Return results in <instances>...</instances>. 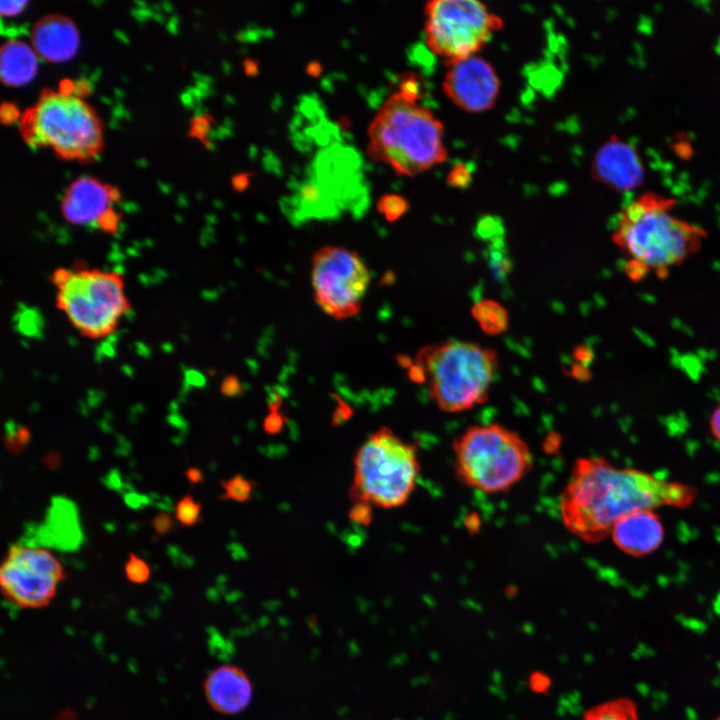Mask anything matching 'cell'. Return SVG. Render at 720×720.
<instances>
[{
    "mask_svg": "<svg viewBox=\"0 0 720 720\" xmlns=\"http://www.w3.org/2000/svg\"><path fill=\"white\" fill-rule=\"evenodd\" d=\"M397 359L401 366L409 368L412 365L411 361L409 360V358L407 356L399 355Z\"/></svg>",
    "mask_w": 720,
    "mask_h": 720,
    "instance_id": "obj_42",
    "label": "cell"
},
{
    "mask_svg": "<svg viewBox=\"0 0 720 720\" xmlns=\"http://www.w3.org/2000/svg\"><path fill=\"white\" fill-rule=\"evenodd\" d=\"M118 198L119 193L112 186L93 177L82 176L67 187L60 210L70 224L115 233L120 224V214L114 209Z\"/></svg>",
    "mask_w": 720,
    "mask_h": 720,
    "instance_id": "obj_13",
    "label": "cell"
},
{
    "mask_svg": "<svg viewBox=\"0 0 720 720\" xmlns=\"http://www.w3.org/2000/svg\"><path fill=\"white\" fill-rule=\"evenodd\" d=\"M27 4V1H1L0 3V13L2 16H16L20 14L25 6Z\"/></svg>",
    "mask_w": 720,
    "mask_h": 720,
    "instance_id": "obj_33",
    "label": "cell"
},
{
    "mask_svg": "<svg viewBox=\"0 0 720 720\" xmlns=\"http://www.w3.org/2000/svg\"><path fill=\"white\" fill-rule=\"evenodd\" d=\"M471 313L487 335H499L508 327L509 317L506 309L494 300L485 299L476 303Z\"/></svg>",
    "mask_w": 720,
    "mask_h": 720,
    "instance_id": "obj_19",
    "label": "cell"
},
{
    "mask_svg": "<svg viewBox=\"0 0 720 720\" xmlns=\"http://www.w3.org/2000/svg\"><path fill=\"white\" fill-rule=\"evenodd\" d=\"M716 720H720V717H718Z\"/></svg>",
    "mask_w": 720,
    "mask_h": 720,
    "instance_id": "obj_43",
    "label": "cell"
},
{
    "mask_svg": "<svg viewBox=\"0 0 720 720\" xmlns=\"http://www.w3.org/2000/svg\"><path fill=\"white\" fill-rule=\"evenodd\" d=\"M696 489L635 468L614 466L603 457H580L560 494L565 528L586 543L610 535L623 516L662 506L687 508Z\"/></svg>",
    "mask_w": 720,
    "mask_h": 720,
    "instance_id": "obj_1",
    "label": "cell"
},
{
    "mask_svg": "<svg viewBox=\"0 0 720 720\" xmlns=\"http://www.w3.org/2000/svg\"><path fill=\"white\" fill-rule=\"evenodd\" d=\"M124 572L128 581L134 584H143L151 576V570L147 562L134 553H129Z\"/></svg>",
    "mask_w": 720,
    "mask_h": 720,
    "instance_id": "obj_25",
    "label": "cell"
},
{
    "mask_svg": "<svg viewBox=\"0 0 720 720\" xmlns=\"http://www.w3.org/2000/svg\"><path fill=\"white\" fill-rule=\"evenodd\" d=\"M220 391L226 397H236L243 392L241 382L235 375H228L223 379Z\"/></svg>",
    "mask_w": 720,
    "mask_h": 720,
    "instance_id": "obj_30",
    "label": "cell"
},
{
    "mask_svg": "<svg viewBox=\"0 0 720 720\" xmlns=\"http://www.w3.org/2000/svg\"><path fill=\"white\" fill-rule=\"evenodd\" d=\"M415 363L424 370L430 396L438 408L458 413L488 399L497 355L476 343L448 340L423 347Z\"/></svg>",
    "mask_w": 720,
    "mask_h": 720,
    "instance_id": "obj_5",
    "label": "cell"
},
{
    "mask_svg": "<svg viewBox=\"0 0 720 720\" xmlns=\"http://www.w3.org/2000/svg\"><path fill=\"white\" fill-rule=\"evenodd\" d=\"M424 14L426 46L445 65L477 55L504 26L500 16L475 0H432Z\"/></svg>",
    "mask_w": 720,
    "mask_h": 720,
    "instance_id": "obj_9",
    "label": "cell"
},
{
    "mask_svg": "<svg viewBox=\"0 0 720 720\" xmlns=\"http://www.w3.org/2000/svg\"><path fill=\"white\" fill-rule=\"evenodd\" d=\"M154 531L159 535L169 533L173 528V520L166 512H158L151 521Z\"/></svg>",
    "mask_w": 720,
    "mask_h": 720,
    "instance_id": "obj_31",
    "label": "cell"
},
{
    "mask_svg": "<svg viewBox=\"0 0 720 720\" xmlns=\"http://www.w3.org/2000/svg\"><path fill=\"white\" fill-rule=\"evenodd\" d=\"M79 44L75 23L63 15L44 16L31 30V46L39 57L51 63L70 60L77 53Z\"/></svg>",
    "mask_w": 720,
    "mask_h": 720,
    "instance_id": "obj_16",
    "label": "cell"
},
{
    "mask_svg": "<svg viewBox=\"0 0 720 720\" xmlns=\"http://www.w3.org/2000/svg\"><path fill=\"white\" fill-rule=\"evenodd\" d=\"M610 536L622 552L633 557H643L662 545L665 529L655 509H644L620 518L614 524Z\"/></svg>",
    "mask_w": 720,
    "mask_h": 720,
    "instance_id": "obj_15",
    "label": "cell"
},
{
    "mask_svg": "<svg viewBox=\"0 0 720 720\" xmlns=\"http://www.w3.org/2000/svg\"><path fill=\"white\" fill-rule=\"evenodd\" d=\"M376 208L388 222H395L408 211L409 202L399 194L387 193L379 198Z\"/></svg>",
    "mask_w": 720,
    "mask_h": 720,
    "instance_id": "obj_22",
    "label": "cell"
},
{
    "mask_svg": "<svg viewBox=\"0 0 720 720\" xmlns=\"http://www.w3.org/2000/svg\"><path fill=\"white\" fill-rule=\"evenodd\" d=\"M395 92L407 101L418 103L425 93V81L415 72H405L400 76Z\"/></svg>",
    "mask_w": 720,
    "mask_h": 720,
    "instance_id": "obj_23",
    "label": "cell"
},
{
    "mask_svg": "<svg viewBox=\"0 0 720 720\" xmlns=\"http://www.w3.org/2000/svg\"><path fill=\"white\" fill-rule=\"evenodd\" d=\"M582 720H639L638 707L632 699L620 697L592 707Z\"/></svg>",
    "mask_w": 720,
    "mask_h": 720,
    "instance_id": "obj_20",
    "label": "cell"
},
{
    "mask_svg": "<svg viewBox=\"0 0 720 720\" xmlns=\"http://www.w3.org/2000/svg\"><path fill=\"white\" fill-rule=\"evenodd\" d=\"M446 66L442 90L454 105L468 113L486 112L495 106L501 83L490 62L472 55Z\"/></svg>",
    "mask_w": 720,
    "mask_h": 720,
    "instance_id": "obj_12",
    "label": "cell"
},
{
    "mask_svg": "<svg viewBox=\"0 0 720 720\" xmlns=\"http://www.w3.org/2000/svg\"><path fill=\"white\" fill-rule=\"evenodd\" d=\"M20 129L30 146L51 148L67 160H90L103 145L102 124L94 110L65 91H43L24 112Z\"/></svg>",
    "mask_w": 720,
    "mask_h": 720,
    "instance_id": "obj_6",
    "label": "cell"
},
{
    "mask_svg": "<svg viewBox=\"0 0 720 720\" xmlns=\"http://www.w3.org/2000/svg\"><path fill=\"white\" fill-rule=\"evenodd\" d=\"M593 179L618 192L641 186L645 169L637 150L617 136L610 137L596 151L591 165Z\"/></svg>",
    "mask_w": 720,
    "mask_h": 720,
    "instance_id": "obj_14",
    "label": "cell"
},
{
    "mask_svg": "<svg viewBox=\"0 0 720 720\" xmlns=\"http://www.w3.org/2000/svg\"><path fill=\"white\" fill-rule=\"evenodd\" d=\"M709 427L713 438L720 444V403L711 413Z\"/></svg>",
    "mask_w": 720,
    "mask_h": 720,
    "instance_id": "obj_34",
    "label": "cell"
},
{
    "mask_svg": "<svg viewBox=\"0 0 720 720\" xmlns=\"http://www.w3.org/2000/svg\"><path fill=\"white\" fill-rule=\"evenodd\" d=\"M224 493L221 498L236 502H247L250 500L256 483L238 474L228 480L221 481Z\"/></svg>",
    "mask_w": 720,
    "mask_h": 720,
    "instance_id": "obj_21",
    "label": "cell"
},
{
    "mask_svg": "<svg viewBox=\"0 0 720 720\" xmlns=\"http://www.w3.org/2000/svg\"><path fill=\"white\" fill-rule=\"evenodd\" d=\"M452 449L457 479L487 494L510 490L533 466L527 442L497 423L468 427L454 440Z\"/></svg>",
    "mask_w": 720,
    "mask_h": 720,
    "instance_id": "obj_4",
    "label": "cell"
},
{
    "mask_svg": "<svg viewBox=\"0 0 720 720\" xmlns=\"http://www.w3.org/2000/svg\"><path fill=\"white\" fill-rule=\"evenodd\" d=\"M185 476L191 484H198L204 479L202 471L197 467H189L185 472Z\"/></svg>",
    "mask_w": 720,
    "mask_h": 720,
    "instance_id": "obj_38",
    "label": "cell"
},
{
    "mask_svg": "<svg viewBox=\"0 0 720 720\" xmlns=\"http://www.w3.org/2000/svg\"><path fill=\"white\" fill-rule=\"evenodd\" d=\"M31 439V433L25 426H20L12 432H8L5 437V444L7 450L11 453H19L29 443Z\"/></svg>",
    "mask_w": 720,
    "mask_h": 720,
    "instance_id": "obj_26",
    "label": "cell"
},
{
    "mask_svg": "<svg viewBox=\"0 0 720 720\" xmlns=\"http://www.w3.org/2000/svg\"><path fill=\"white\" fill-rule=\"evenodd\" d=\"M243 66H244V72L248 76H255L259 72V64L255 59H251V58L246 59Z\"/></svg>",
    "mask_w": 720,
    "mask_h": 720,
    "instance_id": "obj_40",
    "label": "cell"
},
{
    "mask_svg": "<svg viewBox=\"0 0 720 720\" xmlns=\"http://www.w3.org/2000/svg\"><path fill=\"white\" fill-rule=\"evenodd\" d=\"M370 280L369 269L353 250L327 245L313 254L314 300L324 313L336 320L359 313Z\"/></svg>",
    "mask_w": 720,
    "mask_h": 720,
    "instance_id": "obj_10",
    "label": "cell"
},
{
    "mask_svg": "<svg viewBox=\"0 0 720 720\" xmlns=\"http://www.w3.org/2000/svg\"><path fill=\"white\" fill-rule=\"evenodd\" d=\"M286 421L287 419L281 411H269L264 419V431L269 435H276L281 432Z\"/></svg>",
    "mask_w": 720,
    "mask_h": 720,
    "instance_id": "obj_29",
    "label": "cell"
},
{
    "mask_svg": "<svg viewBox=\"0 0 720 720\" xmlns=\"http://www.w3.org/2000/svg\"><path fill=\"white\" fill-rule=\"evenodd\" d=\"M203 687L209 705L223 714L244 710L252 697V686L247 675L232 665H222L211 671Z\"/></svg>",
    "mask_w": 720,
    "mask_h": 720,
    "instance_id": "obj_17",
    "label": "cell"
},
{
    "mask_svg": "<svg viewBox=\"0 0 720 720\" xmlns=\"http://www.w3.org/2000/svg\"><path fill=\"white\" fill-rule=\"evenodd\" d=\"M367 155L397 175H418L446 160L444 126L430 109L394 92L368 126Z\"/></svg>",
    "mask_w": 720,
    "mask_h": 720,
    "instance_id": "obj_3",
    "label": "cell"
},
{
    "mask_svg": "<svg viewBox=\"0 0 720 720\" xmlns=\"http://www.w3.org/2000/svg\"><path fill=\"white\" fill-rule=\"evenodd\" d=\"M574 357L576 360L581 362L582 365H584L585 362H589L591 359V353L589 350H587L584 346H577L574 350Z\"/></svg>",
    "mask_w": 720,
    "mask_h": 720,
    "instance_id": "obj_39",
    "label": "cell"
},
{
    "mask_svg": "<svg viewBox=\"0 0 720 720\" xmlns=\"http://www.w3.org/2000/svg\"><path fill=\"white\" fill-rule=\"evenodd\" d=\"M251 177H252V174L249 172H244V173L235 175L232 178L233 188L238 192H242V191L246 190L251 182Z\"/></svg>",
    "mask_w": 720,
    "mask_h": 720,
    "instance_id": "obj_35",
    "label": "cell"
},
{
    "mask_svg": "<svg viewBox=\"0 0 720 720\" xmlns=\"http://www.w3.org/2000/svg\"><path fill=\"white\" fill-rule=\"evenodd\" d=\"M38 69V55L27 43L11 39L0 50V77L4 84L20 87L29 83Z\"/></svg>",
    "mask_w": 720,
    "mask_h": 720,
    "instance_id": "obj_18",
    "label": "cell"
},
{
    "mask_svg": "<svg viewBox=\"0 0 720 720\" xmlns=\"http://www.w3.org/2000/svg\"><path fill=\"white\" fill-rule=\"evenodd\" d=\"M447 182L456 188H467L472 182V172L466 164H455L447 174Z\"/></svg>",
    "mask_w": 720,
    "mask_h": 720,
    "instance_id": "obj_27",
    "label": "cell"
},
{
    "mask_svg": "<svg viewBox=\"0 0 720 720\" xmlns=\"http://www.w3.org/2000/svg\"><path fill=\"white\" fill-rule=\"evenodd\" d=\"M175 518L184 527H192L201 520V504L190 494L182 496L175 505Z\"/></svg>",
    "mask_w": 720,
    "mask_h": 720,
    "instance_id": "obj_24",
    "label": "cell"
},
{
    "mask_svg": "<svg viewBox=\"0 0 720 720\" xmlns=\"http://www.w3.org/2000/svg\"><path fill=\"white\" fill-rule=\"evenodd\" d=\"M353 411L349 405L337 398V406L333 413L332 424L339 425L351 418Z\"/></svg>",
    "mask_w": 720,
    "mask_h": 720,
    "instance_id": "obj_32",
    "label": "cell"
},
{
    "mask_svg": "<svg viewBox=\"0 0 720 720\" xmlns=\"http://www.w3.org/2000/svg\"><path fill=\"white\" fill-rule=\"evenodd\" d=\"M66 573L58 558L43 547L13 544L0 568L5 599L20 608H41L55 597Z\"/></svg>",
    "mask_w": 720,
    "mask_h": 720,
    "instance_id": "obj_11",
    "label": "cell"
},
{
    "mask_svg": "<svg viewBox=\"0 0 720 720\" xmlns=\"http://www.w3.org/2000/svg\"><path fill=\"white\" fill-rule=\"evenodd\" d=\"M349 518L358 525H370L373 519L371 504L365 501L355 502L349 511Z\"/></svg>",
    "mask_w": 720,
    "mask_h": 720,
    "instance_id": "obj_28",
    "label": "cell"
},
{
    "mask_svg": "<svg viewBox=\"0 0 720 720\" xmlns=\"http://www.w3.org/2000/svg\"><path fill=\"white\" fill-rule=\"evenodd\" d=\"M408 376L409 379L415 383H423L425 382V373L424 370L420 365L417 363L412 364L408 368Z\"/></svg>",
    "mask_w": 720,
    "mask_h": 720,
    "instance_id": "obj_36",
    "label": "cell"
},
{
    "mask_svg": "<svg viewBox=\"0 0 720 720\" xmlns=\"http://www.w3.org/2000/svg\"><path fill=\"white\" fill-rule=\"evenodd\" d=\"M56 306L84 337L113 334L131 309L121 274L98 268H57L50 276Z\"/></svg>",
    "mask_w": 720,
    "mask_h": 720,
    "instance_id": "obj_7",
    "label": "cell"
},
{
    "mask_svg": "<svg viewBox=\"0 0 720 720\" xmlns=\"http://www.w3.org/2000/svg\"><path fill=\"white\" fill-rule=\"evenodd\" d=\"M571 375L579 381H586L590 378V372L586 366L575 364L571 368Z\"/></svg>",
    "mask_w": 720,
    "mask_h": 720,
    "instance_id": "obj_37",
    "label": "cell"
},
{
    "mask_svg": "<svg viewBox=\"0 0 720 720\" xmlns=\"http://www.w3.org/2000/svg\"><path fill=\"white\" fill-rule=\"evenodd\" d=\"M350 497L382 508L407 502L420 474L417 446L381 427L357 450Z\"/></svg>",
    "mask_w": 720,
    "mask_h": 720,
    "instance_id": "obj_8",
    "label": "cell"
},
{
    "mask_svg": "<svg viewBox=\"0 0 720 720\" xmlns=\"http://www.w3.org/2000/svg\"><path fill=\"white\" fill-rule=\"evenodd\" d=\"M675 205L672 197L646 192L621 211L612 241L626 258L631 281L665 279L702 248L707 231L675 216Z\"/></svg>",
    "mask_w": 720,
    "mask_h": 720,
    "instance_id": "obj_2",
    "label": "cell"
},
{
    "mask_svg": "<svg viewBox=\"0 0 720 720\" xmlns=\"http://www.w3.org/2000/svg\"><path fill=\"white\" fill-rule=\"evenodd\" d=\"M306 72L312 77H318L322 73V65L317 61H312L307 65Z\"/></svg>",
    "mask_w": 720,
    "mask_h": 720,
    "instance_id": "obj_41",
    "label": "cell"
}]
</instances>
